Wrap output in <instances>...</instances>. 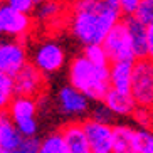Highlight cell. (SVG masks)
<instances>
[{
    "mask_svg": "<svg viewBox=\"0 0 153 153\" xmlns=\"http://www.w3.org/2000/svg\"><path fill=\"white\" fill-rule=\"evenodd\" d=\"M61 135L64 138L68 153H91L86 133L82 130V123L71 121L68 125H64L61 130Z\"/></svg>",
    "mask_w": 153,
    "mask_h": 153,
    "instance_id": "7c38bea8",
    "label": "cell"
},
{
    "mask_svg": "<svg viewBox=\"0 0 153 153\" xmlns=\"http://www.w3.org/2000/svg\"><path fill=\"white\" fill-rule=\"evenodd\" d=\"M37 5H39V17L42 20H52L61 12V5L54 4V2H45V4H37Z\"/></svg>",
    "mask_w": 153,
    "mask_h": 153,
    "instance_id": "cb8c5ba5",
    "label": "cell"
},
{
    "mask_svg": "<svg viewBox=\"0 0 153 153\" xmlns=\"http://www.w3.org/2000/svg\"><path fill=\"white\" fill-rule=\"evenodd\" d=\"M135 62H113L109 66V88L120 93H131Z\"/></svg>",
    "mask_w": 153,
    "mask_h": 153,
    "instance_id": "2e32d148",
    "label": "cell"
},
{
    "mask_svg": "<svg viewBox=\"0 0 153 153\" xmlns=\"http://www.w3.org/2000/svg\"><path fill=\"white\" fill-rule=\"evenodd\" d=\"M101 103H103L114 116H116V114H120V116L133 114V113L136 111V108H138L136 103H135V99H133V96H131V93H120V91H114V89H111V88H109V91L106 93V96H104V99Z\"/></svg>",
    "mask_w": 153,
    "mask_h": 153,
    "instance_id": "5bb4252c",
    "label": "cell"
},
{
    "mask_svg": "<svg viewBox=\"0 0 153 153\" xmlns=\"http://www.w3.org/2000/svg\"><path fill=\"white\" fill-rule=\"evenodd\" d=\"M114 140H113L111 153H140L136 143V130L130 126H114Z\"/></svg>",
    "mask_w": 153,
    "mask_h": 153,
    "instance_id": "e0dca14e",
    "label": "cell"
},
{
    "mask_svg": "<svg viewBox=\"0 0 153 153\" xmlns=\"http://www.w3.org/2000/svg\"><path fill=\"white\" fill-rule=\"evenodd\" d=\"M39 153H68L61 131H54V133L47 135L45 138H42Z\"/></svg>",
    "mask_w": 153,
    "mask_h": 153,
    "instance_id": "d6986e66",
    "label": "cell"
},
{
    "mask_svg": "<svg viewBox=\"0 0 153 153\" xmlns=\"http://www.w3.org/2000/svg\"><path fill=\"white\" fill-rule=\"evenodd\" d=\"M84 56L91 64L99 66V68H108L109 64V57L104 51L103 44H93V45H86L84 47Z\"/></svg>",
    "mask_w": 153,
    "mask_h": 153,
    "instance_id": "ffe728a7",
    "label": "cell"
},
{
    "mask_svg": "<svg viewBox=\"0 0 153 153\" xmlns=\"http://www.w3.org/2000/svg\"><path fill=\"white\" fill-rule=\"evenodd\" d=\"M32 20L29 15L20 14L7 4H0V32L14 37H24L30 30Z\"/></svg>",
    "mask_w": 153,
    "mask_h": 153,
    "instance_id": "30bf717a",
    "label": "cell"
},
{
    "mask_svg": "<svg viewBox=\"0 0 153 153\" xmlns=\"http://www.w3.org/2000/svg\"><path fill=\"white\" fill-rule=\"evenodd\" d=\"M136 143L140 153H153V131L136 130Z\"/></svg>",
    "mask_w": 153,
    "mask_h": 153,
    "instance_id": "7402d4cb",
    "label": "cell"
},
{
    "mask_svg": "<svg viewBox=\"0 0 153 153\" xmlns=\"http://www.w3.org/2000/svg\"><path fill=\"white\" fill-rule=\"evenodd\" d=\"M136 116V121L141 125V130H150L152 128V111L143 108H136V111L133 113Z\"/></svg>",
    "mask_w": 153,
    "mask_h": 153,
    "instance_id": "4316f807",
    "label": "cell"
},
{
    "mask_svg": "<svg viewBox=\"0 0 153 153\" xmlns=\"http://www.w3.org/2000/svg\"><path fill=\"white\" fill-rule=\"evenodd\" d=\"M57 101H59V108L68 116H81L89 109V99L82 93L74 89L72 86L61 88L57 94Z\"/></svg>",
    "mask_w": 153,
    "mask_h": 153,
    "instance_id": "8fae6325",
    "label": "cell"
},
{
    "mask_svg": "<svg viewBox=\"0 0 153 153\" xmlns=\"http://www.w3.org/2000/svg\"><path fill=\"white\" fill-rule=\"evenodd\" d=\"M126 29L131 39V47H133V54L135 59H146L148 57V37H146V27L140 22L136 17H128L125 19Z\"/></svg>",
    "mask_w": 153,
    "mask_h": 153,
    "instance_id": "4fadbf2b",
    "label": "cell"
},
{
    "mask_svg": "<svg viewBox=\"0 0 153 153\" xmlns=\"http://www.w3.org/2000/svg\"><path fill=\"white\" fill-rule=\"evenodd\" d=\"M41 148V140L37 138H25L22 141V145L14 152H7V153H39Z\"/></svg>",
    "mask_w": 153,
    "mask_h": 153,
    "instance_id": "484cf974",
    "label": "cell"
},
{
    "mask_svg": "<svg viewBox=\"0 0 153 153\" xmlns=\"http://www.w3.org/2000/svg\"><path fill=\"white\" fill-rule=\"evenodd\" d=\"M103 47L111 62H135L136 61L125 20L116 24L109 30V34L103 41Z\"/></svg>",
    "mask_w": 153,
    "mask_h": 153,
    "instance_id": "5b68a950",
    "label": "cell"
},
{
    "mask_svg": "<svg viewBox=\"0 0 153 153\" xmlns=\"http://www.w3.org/2000/svg\"><path fill=\"white\" fill-rule=\"evenodd\" d=\"M138 7H140V2L138 0H121L120 2V10L121 14L128 17H135L136 12H138Z\"/></svg>",
    "mask_w": 153,
    "mask_h": 153,
    "instance_id": "83f0119b",
    "label": "cell"
},
{
    "mask_svg": "<svg viewBox=\"0 0 153 153\" xmlns=\"http://www.w3.org/2000/svg\"><path fill=\"white\" fill-rule=\"evenodd\" d=\"M145 27H152L153 25V0H143L140 2L138 12L135 15Z\"/></svg>",
    "mask_w": 153,
    "mask_h": 153,
    "instance_id": "44dd1931",
    "label": "cell"
},
{
    "mask_svg": "<svg viewBox=\"0 0 153 153\" xmlns=\"http://www.w3.org/2000/svg\"><path fill=\"white\" fill-rule=\"evenodd\" d=\"M66 62V54L64 49L57 42H44L36 49L34 52V66H36L42 74H52V72L59 71Z\"/></svg>",
    "mask_w": 153,
    "mask_h": 153,
    "instance_id": "8992f818",
    "label": "cell"
},
{
    "mask_svg": "<svg viewBox=\"0 0 153 153\" xmlns=\"http://www.w3.org/2000/svg\"><path fill=\"white\" fill-rule=\"evenodd\" d=\"M131 96L138 108H153V61L140 59L133 66V79H131Z\"/></svg>",
    "mask_w": 153,
    "mask_h": 153,
    "instance_id": "3957f363",
    "label": "cell"
},
{
    "mask_svg": "<svg viewBox=\"0 0 153 153\" xmlns=\"http://www.w3.org/2000/svg\"><path fill=\"white\" fill-rule=\"evenodd\" d=\"M24 140L25 138L19 133L17 126L10 120L7 111H2V114H0V148H2V152L7 153L17 150Z\"/></svg>",
    "mask_w": 153,
    "mask_h": 153,
    "instance_id": "9a60e30c",
    "label": "cell"
},
{
    "mask_svg": "<svg viewBox=\"0 0 153 153\" xmlns=\"http://www.w3.org/2000/svg\"><path fill=\"white\" fill-rule=\"evenodd\" d=\"M91 120L96 121V123H101V125H109V123L114 120V114H113L103 103H99L98 106L93 109V113H91Z\"/></svg>",
    "mask_w": 153,
    "mask_h": 153,
    "instance_id": "603a6c76",
    "label": "cell"
},
{
    "mask_svg": "<svg viewBox=\"0 0 153 153\" xmlns=\"http://www.w3.org/2000/svg\"><path fill=\"white\" fill-rule=\"evenodd\" d=\"M44 86V76L34 64H25L20 71L14 76V89L15 96H25L34 98L42 91Z\"/></svg>",
    "mask_w": 153,
    "mask_h": 153,
    "instance_id": "9c48e42d",
    "label": "cell"
},
{
    "mask_svg": "<svg viewBox=\"0 0 153 153\" xmlns=\"http://www.w3.org/2000/svg\"><path fill=\"white\" fill-rule=\"evenodd\" d=\"M0 114H2V111H0Z\"/></svg>",
    "mask_w": 153,
    "mask_h": 153,
    "instance_id": "1f68e13d",
    "label": "cell"
},
{
    "mask_svg": "<svg viewBox=\"0 0 153 153\" xmlns=\"http://www.w3.org/2000/svg\"><path fill=\"white\" fill-rule=\"evenodd\" d=\"M37 101L34 98L25 96H15L14 101L10 103L7 114L17 126L19 133L24 138H36L37 135Z\"/></svg>",
    "mask_w": 153,
    "mask_h": 153,
    "instance_id": "277c9868",
    "label": "cell"
},
{
    "mask_svg": "<svg viewBox=\"0 0 153 153\" xmlns=\"http://www.w3.org/2000/svg\"><path fill=\"white\" fill-rule=\"evenodd\" d=\"M7 5L12 7L14 10H17V12H20V14L29 15L32 10L36 9L37 2H34V0H9Z\"/></svg>",
    "mask_w": 153,
    "mask_h": 153,
    "instance_id": "d4e9b609",
    "label": "cell"
},
{
    "mask_svg": "<svg viewBox=\"0 0 153 153\" xmlns=\"http://www.w3.org/2000/svg\"><path fill=\"white\" fill-rule=\"evenodd\" d=\"M0 153H4V152H2V148H0Z\"/></svg>",
    "mask_w": 153,
    "mask_h": 153,
    "instance_id": "4dcf8cb0",
    "label": "cell"
},
{
    "mask_svg": "<svg viewBox=\"0 0 153 153\" xmlns=\"http://www.w3.org/2000/svg\"><path fill=\"white\" fill-rule=\"evenodd\" d=\"M15 98L14 77L0 72V111H7Z\"/></svg>",
    "mask_w": 153,
    "mask_h": 153,
    "instance_id": "ac0fdd59",
    "label": "cell"
},
{
    "mask_svg": "<svg viewBox=\"0 0 153 153\" xmlns=\"http://www.w3.org/2000/svg\"><path fill=\"white\" fill-rule=\"evenodd\" d=\"M120 19V0H82L72 7L71 32L84 45L103 44Z\"/></svg>",
    "mask_w": 153,
    "mask_h": 153,
    "instance_id": "6da1fadb",
    "label": "cell"
},
{
    "mask_svg": "<svg viewBox=\"0 0 153 153\" xmlns=\"http://www.w3.org/2000/svg\"><path fill=\"white\" fill-rule=\"evenodd\" d=\"M152 128H153V111H152Z\"/></svg>",
    "mask_w": 153,
    "mask_h": 153,
    "instance_id": "f546056e",
    "label": "cell"
},
{
    "mask_svg": "<svg viewBox=\"0 0 153 153\" xmlns=\"http://www.w3.org/2000/svg\"><path fill=\"white\" fill-rule=\"evenodd\" d=\"M146 37H148V59L153 61V25L146 27Z\"/></svg>",
    "mask_w": 153,
    "mask_h": 153,
    "instance_id": "f1b7e54d",
    "label": "cell"
},
{
    "mask_svg": "<svg viewBox=\"0 0 153 153\" xmlns=\"http://www.w3.org/2000/svg\"><path fill=\"white\" fill-rule=\"evenodd\" d=\"M25 64H27V51L20 42H0V72L14 77Z\"/></svg>",
    "mask_w": 153,
    "mask_h": 153,
    "instance_id": "ba28073f",
    "label": "cell"
},
{
    "mask_svg": "<svg viewBox=\"0 0 153 153\" xmlns=\"http://www.w3.org/2000/svg\"><path fill=\"white\" fill-rule=\"evenodd\" d=\"M82 130L86 133L91 153H111L113 152V140L114 131L109 125H101L93 120L82 121Z\"/></svg>",
    "mask_w": 153,
    "mask_h": 153,
    "instance_id": "52a82bcc",
    "label": "cell"
},
{
    "mask_svg": "<svg viewBox=\"0 0 153 153\" xmlns=\"http://www.w3.org/2000/svg\"><path fill=\"white\" fill-rule=\"evenodd\" d=\"M69 86L88 99L103 101L109 91V68H99L91 64L84 56H77L69 66Z\"/></svg>",
    "mask_w": 153,
    "mask_h": 153,
    "instance_id": "7a4b0ae2",
    "label": "cell"
}]
</instances>
